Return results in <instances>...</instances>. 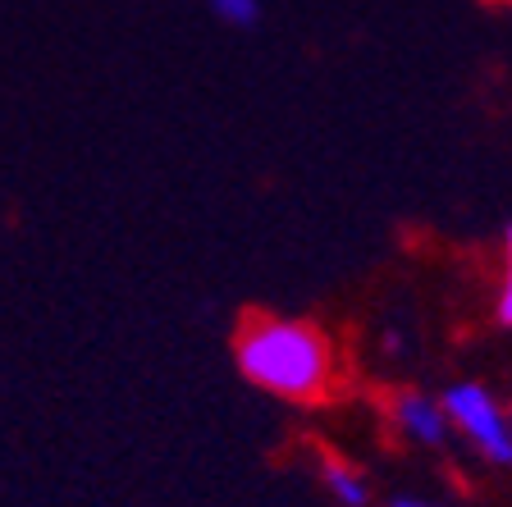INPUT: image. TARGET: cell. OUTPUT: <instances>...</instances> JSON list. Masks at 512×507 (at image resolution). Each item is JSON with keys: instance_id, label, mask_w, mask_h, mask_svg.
I'll list each match as a JSON object with an SVG mask.
<instances>
[{"instance_id": "cell-1", "label": "cell", "mask_w": 512, "mask_h": 507, "mask_svg": "<svg viewBox=\"0 0 512 507\" xmlns=\"http://www.w3.org/2000/svg\"><path fill=\"white\" fill-rule=\"evenodd\" d=\"M243 380L298 407H316L339 389V348L316 320L252 316L234 338Z\"/></svg>"}, {"instance_id": "cell-2", "label": "cell", "mask_w": 512, "mask_h": 507, "mask_svg": "<svg viewBox=\"0 0 512 507\" xmlns=\"http://www.w3.org/2000/svg\"><path fill=\"white\" fill-rule=\"evenodd\" d=\"M439 402H444V412H448V425H453L485 462L512 466V421L503 416L499 398H494L485 384L462 380V384H453V389H444Z\"/></svg>"}, {"instance_id": "cell-3", "label": "cell", "mask_w": 512, "mask_h": 507, "mask_svg": "<svg viewBox=\"0 0 512 507\" xmlns=\"http://www.w3.org/2000/svg\"><path fill=\"white\" fill-rule=\"evenodd\" d=\"M384 421H389L394 439H403V444H412V448H444L448 434H453L444 402L421 389L389 393V398H384Z\"/></svg>"}, {"instance_id": "cell-4", "label": "cell", "mask_w": 512, "mask_h": 507, "mask_svg": "<svg viewBox=\"0 0 512 507\" xmlns=\"http://www.w3.org/2000/svg\"><path fill=\"white\" fill-rule=\"evenodd\" d=\"M320 480H325V489H330V498L339 507H366V498H371L366 476L348 462V457H334V453L320 457Z\"/></svg>"}, {"instance_id": "cell-5", "label": "cell", "mask_w": 512, "mask_h": 507, "mask_svg": "<svg viewBox=\"0 0 512 507\" xmlns=\"http://www.w3.org/2000/svg\"><path fill=\"white\" fill-rule=\"evenodd\" d=\"M494 316L503 329H512V229L503 233V275H499V297H494Z\"/></svg>"}, {"instance_id": "cell-6", "label": "cell", "mask_w": 512, "mask_h": 507, "mask_svg": "<svg viewBox=\"0 0 512 507\" xmlns=\"http://www.w3.org/2000/svg\"><path fill=\"white\" fill-rule=\"evenodd\" d=\"M211 5L215 19L234 23V28H247V23H256V14H261V0H206Z\"/></svg>"}, {"instance_id": "cell-7", "label": "cell", "mask_w": 512, "mask_h": 507, "mask_svg": "<svg viewBox=\"0 0 512 507\" xmlns=\"http://www.w3.org/2000/svg\"><path fill=\"white\" fill-rule=\"evenodd\" d=\"M389 507H448V503H430V498H394Z\"/></svg>"}]
</instances>
